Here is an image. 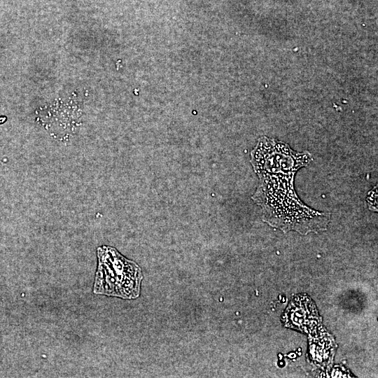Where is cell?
Segmentation results:
<instances>
[{
	"mask_svg": "<svg viewBox=\"0 0 378 378\" xmlns=\"http://www.w3.org/2000/svg\"><path fill=\"white\" fill-rule=\"evenodd\" d=\"M313 160L308 150L298 152L289 145L265 136L258 140L251 152V164L260 181L275 180L294 183L296 173Z\"/></svg>",
	"mask_w": 378,
	"mask_h": 378,
	"instance_id": "cell-3",
	"label": "cell"
},
{
	"mask_svg": "<svg viewBox=\"0 0 378 378\" xmlns=\"http://www.w3.org/2000/svg\"><path fill=\"white\" fill-rule=\"evenodd\" d=\"M377 189L374 188L373 190H372L369 192V195H368V197L367 198V202L368 203L370 209L372 206H373V207L376 206V208H377Z\"/></svg>",
	"mask_w": 378,
	"mask_h": 378,
	"instance_id": "cell-4",
	"label": "cell"
},
{
	"mask_svg": "<svg viewBox=\"0 0 378 378\" xmlns=\"http://www.w3.org/2000/svg\"><path fill=\"white\" fill-rule=\"evenodd\" d=\"M262 209V220L284 232L294 230L305 235L326 230L331 214L312 209L298 196L293 183L260 181L251 197Z\"/></svg>",
	"mask_w": 378,
	"mask_h": 378,
	"instance_id": "cell-1",
	"label": "cell"
},
{
	"mask_svg": "<svg viewBox=\"0 0 378 378\" xmlns=\"http://www.w3.org/2000/svg\"><path fill=\"white\" fill-rule=\"evenodd\" d=\"M97 253L93 292L123 299L138 298L143 279L141 267L111 246H102L97 248Z\"/></svg>",
	"mask_w": 378,
	"mask_h": 378,
	"instance_id": "cell-2",
	"label": "cell"
}]
</instances>
